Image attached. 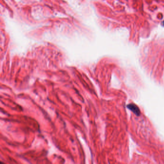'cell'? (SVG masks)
Segmentation results:
<instances>
[{
	"label": "cell",
	"mask_w": 164,
	"mask_h": 164,
	"mask_svg": "<svg viewBox=\"0 0 164 164\" xmlns=\"http://www.w3.org/2000/svg\"><path fill=\"white\" fill-rule=\"evenodd\" d=\"M127 107L129 109H130V110L133 112L134 113L136 114L137 116H139L140 114V111L139 109V108L137 107V106H136L135 104H131L127 105Z\"/></svg>",
	"instance_id": "6da1fadb"
}]
</instances>
